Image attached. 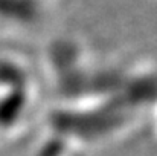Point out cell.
<instances>
[{"instance_id":"1","label":"cell","mask_w":157,"mask_h":156,"mask_svg":"<svg viewBox=\"0 0 157 156\" xmlns=\"http://www.w3.org/2000/svg\"><path fill=\"white\" fill-rule=\"evenodd\" d=\"M153 112H154V121H156V127H157V103L154 106V109H153Z\"/></svg>"}]
</instances>
